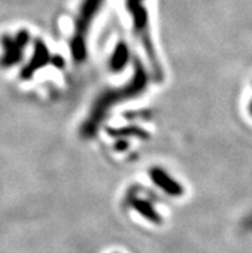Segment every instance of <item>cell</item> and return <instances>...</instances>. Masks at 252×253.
Masks as SVG:
<instances>
[{"label":"cell","instance_id":"cell-1","mask_svg":"<svg viewBox=\"0 0 252 253\" xmlns=\"http://www.w3.org/2000/svg\"><path fill=\"white\" fill-rule=\"evenodd\" d=\"M146 87H147V72L142 66V63H137L134 75L124 86L105 91L97 99L96 104L93 106L92 111L88 116V119L85 120L81 132L88 138L93 136L98 130L103 117L109 112L112 107L117 106L124 100L138 96L141 93H143Z\"/></svg>","mask_w":252,"mask_h":253},{"label":"cell","instance_id":"cell-2","mask_svg":"<svg viewBox=\"0 0 252 253\" xmlns=\"http://www.w3.org/2000/svg\"><path fill=\"white\" fill-rule=\"evenodd\" d=\"M27 42V36L25 34L19 35L18 38L12 39L8 42L5 46V53L3 55V59L6 62V64H14L18 61V55L21 53V49L25 48Z\"/></svg>","mask_w":252,"mask_h":253},{"label":"cell","instance_id":"cell-3","mask_svg":"<svg viewBox=\"0 0 252 253\" xmlns=\"http://www.w3.org/2000/svg\"><path fill=\"white\" fill-rule=\"evenodd\" d=\"M152 179H153L154 184L161 186L163 190H166V192L169 193V194H171V196H180V194H182V188H180L175 181H172L163 171H152Z\"/></svg>","mask_w":252,"mask_h":253},{"label":"cell","instance_id":"cell-4","mask_svg":"<svg viewBox=\"0 0 252 253\" xmlns=\"http://www.w3.org/2000/svg\"><path fill=\"white\" fill-rule=\"evenodd\" d=\"M129 61V48L124 42H120L117 45L116 50L111 57V68L112 71H120L124 67L126 62Z\"/></svg>","mask_w":252,"mask_h":253}]
</instances>
